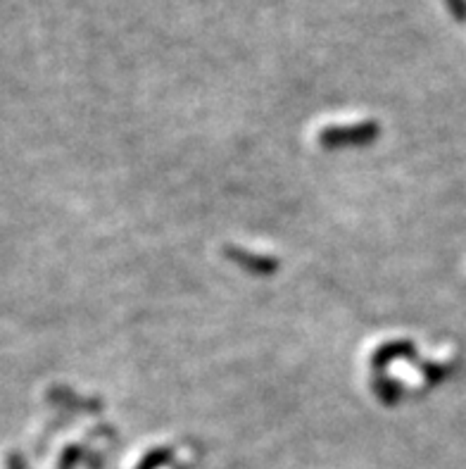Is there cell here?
Masks as SVG:
<instances>
[{"mask_svg":"<svg viewBox=\"0 0 466 469\" xmlns=\"http://www.w3.org/2000/svg\"><path fill=\"white\" fill-rule=\"evenodd\" d=\"M450 7V13L457 19H466V0H445Z\"/></svg>","mask_w":466,"mask_h":469,"instance_id":"obj_1","label":"cell"},{"mask_svg":"<svg viewBox=\"0 0 466 469\" xmlns=\"http://www.w3.org/2000/svg\"><path fill=\"white\" fill-rule=\"evenodd\" d=\"M7 469H25V464H22L19 455H10V457H7Z\"/></svg>","mask_w":466,"mask_h":469,"instance_id":"obj_2","label":"cell"}]
</instances>
